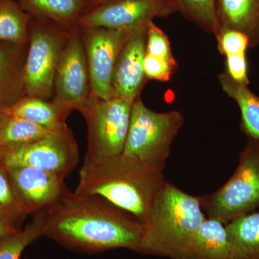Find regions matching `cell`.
<instances>
[{"instance_id": "cell-27", "label": "cell", "mask_w": 259, "mask_h": 259, "mask_svg": "<svg viewBox=\"0 0 259 259\" xmlns=\"http://www.w3.org/2000/svg\"><path fill=\"white\" fill-rule=\"evenodd\" d=\"M218 49L222 55L245 54L249 49V40L244 34L234 30H223L215 35Z\"/></svg>"}, {"instance_id": "cell-29", "label": "cell", "mask_w": 259, "mask_h": 259, "mask_svg": "<svg viewBox=\"0 0 259 259\" xmlns=\"http://www.w3.org/2000/svg\"><path fill=\"white\" fill-rule=\"evenodd\" d=\"M226 72L234 81L243 84L249 85L245 54H233L226 56Z\"/></svg>"}, {"instance_id": "cell-28", "label": "cell", "mask_w": 259, "mask_h": 259, "mask_svg": "<svg viewBox=\"0 0 259 259\" xmlns=\"http://www.w3.org/2000/svg\"><path fill=\"white\" fill-rule=\"evenodd\" d=\"M178 64H171L163 59H158L146 54L144 61V70L147 79L166 82L171 79Z\"/></svg>"}, {"instance_id": "cell-25", "label": "cell", "mask_w": 259, "mask_h": 259, "mask_svg": "<svg viewBox=\"0 0 259 259\" xmlns=\"http://www.w3.org/2000/svg\"><path fill=\"white\" fill-rule=\"evenodd\" d=\"M27 215L4 165L0 162V217L20 227V222Z\"/></svg>"}, {"instance_id": "cell-19", "label": "cell", "mask_w": 259, "mask_h": 259, "mask_svg": "<svg viewBox=\"0 0 259 259\" xmlns=\"http://www.w3.org/2000/svg\"><path fill=\"white\" fill-rule=\"evenodd\" d=\"M221 88L238 104L241 112V128L248 139L259 141V97L248 88L230 77L226 71L218 75Z\"/></svg>"}, {"instance_id": "cell-1", "label": "cell", "mask_w": 259, "mask_h": 259, "mask_svg": "<svg viewBox=\"0 0 259 259\" xmlns=\"http://www.w3.org/2000/svg\"><path fill=\"white\" fill-rule=\"evenodd\" d=\"M44 212V236L68 249L96 253L125 248L142 253L143 223L99 196L66 187Z\"/></svg>"}, {"instance_id": "cell-5", "label": "cell", "mask_w": 259, "mask_h": 259, "mask_svg": "<svg viewBox=\"0 0 259 259\" xmlns=\"http://www.w3.org/2000/svg\"><path fill=\"white\" fill-rule=\"evenodd\" d=\"M199 198L207 218L225 225L253 212L259 205V141L248 139L233 176L219 190Z\"/></svg>"}, {"instance_id": "cell-16", "label": "cell", "mask_w": 259, "mask_h": 259, "mask_svg": "<svg viewBox=\"0 0 259 259\" xmlns=\"http://www.w3.org/2000/svg\"><path fill=\"white\" fill-rule=\"evenodd\" d=\"M216 13L218 32L237 30L248 37L249 49L258 47L259 0H217Z\"/></svg>"}, {"instance_id": "cell-30", "label": "cell", "mask_w": 259, "mask_h": 259, "mask_svg": "<svg viewBox=\"0 0 259 259\" xmlns=\"http://www.w3.org/2000/svg\"><path fill=\"white\" fill-rule=\"evenodd\" d=\"M20 229H21L20 227L0 217V241H3L7 237L10 236V235L16 233Z\"/></svg>"}, {"instance_id": "cell-12", "label": "cell", "mask_w": 259, "mask_h": 259, "mask_svg": "<svg viewBox=\"0 0 259 259\" xmlns=\"http://www.w3.org/2000/svg\"><path fill=\"white\" fill-rule=\"evenodd\" d=\"M4 166L28 215L50 207L66 187L64 179L35 167L22 165Z\"/></svg>"}, {"instance_id": "cell-9", "label": "cell", "mask_w": 259, "mask_h": 259, "mask_svg": "<svg viewBox=\"0 0 259 259\" xmlns=\"http://www.w3.org/2000/svg\"><path fill=\"white\" fill-rule=\"evenodd\" d=\"M86 52L91 95L113 98L112 75L117 57L135 30H112L95 27H79Z\"/></svg>"}, {"instance_id": "cell-17", "label": "cell", "mask_w": 259, "mask_h": 259, "mask_svg": "<svg viewBox=\"0 0 259 259\" xmlns=\"http://www.w3.org/2000/svg\"><path fill=\"white\" fill-rule=\"evenodd\" d=\"M32 18L48 20L66 28L76 26L89 0H18Z\"/></svg>"}, {"instance_id": "cell-7", "label": "cell", "mask_w": 259, "mask_h": 259, "mask_svg": "<svg viewBox=\"0 0 259 259\" xmlns=\"http://www.w3.org/2000/svg\"><path fill=\"white\" fill-rule=\"evenodd\" d=\"M133 102L113 97L103 100L90 94L80 112L88 125L84 161H96L122 153L128 133Z\"/></svg>"}, {"instance_id": "cell-14", "label": "cell", "mask_w": 259, "mask_h": 259, "mask_svg": "<svg viewBox=\"0 0 259 259\" xmlns=\"http://www.w3.org/2000/svg\"><path fill=\"white\" fill-rule=\"evenodd\" d=\"M172 259H230L226 225L206 218Z\"/></svg>"}, {"instance_id": "cell-15", "label": "cell", "mask_w": 259, "mask_h": 259, "mask_svg": "<svg viewBox=\"0 0 259 259\" xmlns=\"http://www.w3.org/2000/svg\"><path fill=\"white\" fill-rule=\"evenodd\" d=\"M28 44L0 42V105L10 107L26 96L24 68Z\"/></svg>"}, {"instance_id": "cell-11", "label": "cell", "mask_w": 259, "mask_h": 259, "mask_svg": "<svg viewBox=\"0 0 259 259\" xmlns=\"http://www.w3.org/2000/svg\"><path fill=\"white\" fill-rule=\"evenodd\" d=\"M172 13L170 0H108L85 11L76 25L131 30Z\"/></svg>"}, {"instance_id": "cell-21", "label": "cell", "mask_w": 259, "mask_h": 259, "mask_svg": "<svg viewBox=\"0 0 259 259\" xmlns=\"http://www.w3.org/2000/svg\"><path fill=\"white\" fill-rule=\"evenodd\" d=\"M31 18L18 0H0V42L28 44Z\"/></svg>"}, {"instance_id": "cell-23", "label": "cell", "mask_w": 259, "mask_h": 259, "mask_svg": "<svg viewBox=\"0 0 259 259\" xmlns=\"http://www.w3.org/2000/svg\"><path fill=\"white\" fill-rule=\"evenodd\" d=\"M33 215L25 228L0 241V259H20L29 245L44 236V210Z\"/></svg>"}, {"instance_id": "cell-32", "label": "cell", "mask_w": 259, "mask_h": 259, "mask_svg": "<svg viewBox=\"0 0 259 259\" xmlns=\"http://www.w3.org/2000/svg\"><path fill=\"white\" fill-rule=\"evenodd\" d=\"M108 1V0H89L88 8L87 10L90 9V8H94L97 5L101 4V3H105V2Z\"/></svg>"}, {"instance_id": "cell-3", "label": "cell", "mask_w": 259, "mask_h": 259, "mask_svg": "<svg viewBox=\"0 0 259 259\" xmlns=\"http://www.w3.org/2000/svg\"><path fill=\"white\" fill-rule=\"evenodd\" d=\"M206 218L199 196L165 181L143 224V254L173 258Z\"/></svg>"}, {"instance_id": "cell-26", "label": "cell", "mask_w": 259, "mask_h": 259, "mask_svg": "<svg viewBox=\"0 0 259 259\" xmlns=\"http://www.w3.org/2000/svg\"><path fill=\"white\" fill-rule=\"evenodd\" d=\"M146 54L163 59L171 64H177L172 54L171 44L168 36L153 21L148 25Z\"/></svg>"}, {"instance_id": "cell-24", "label": "cell", "mask_w": 259, "mask_h": 259, "mask_svg": "<svg viewBox=\"0 0 259 259\" xmlns=\"http://www.w3.org/2000/svg\"><path fill=\"white\" fill-rule=\"evenodd\" d=\"M175 13L197 25L204 31L217 34V0H170Z\"/></svg>"}, {"instance_id": "cell-2", "label": "cell", "mask_w": 259, "mask_h": 259, "mask_svg": "<svg viewBox=\"0 0 259 259\" xmlns=\"http://www.w3.org/2000/svg\"><path fill=\"white\" fill-rule=\"evenodd\" d=\"M163 171L121 154L83 161L75 192L99 196L144 224L165 182Z\"/></svg>"}, {"instance_id": "cell-13", "label": "cell", "mask_w": 259, "mask_h": 259, "mask_svg": "<svg viewBox=\"0 0 259 259\" xmlns=\"http://www.w3.org/2000/svg\"><path fill=\"white\" fill-rule=\"evenodd\" d=\"M148 25L136 29L119 54L112 75L116 97L134 101L148 80L144 70Z\"/></svg>"}, {"instance_id": "cell-22", "label": "cell", "mask_w": 259, "mask_h": 259, "mask_svg": "<svg viewBox=\"0 0 259 259\" xmlns=\"http://www.w3.org/2000/svg\"><path fill=\"white\" fill-rule=\"evenodd\" d=\"M61 127L49 128L7 114L0 130V148L32 142Z\"/></svg>"}, {"instance_id": "cell-6", "label": "cell", "mask_w": 259, "mask_h": 259, "mask_svg": "<svg viewBox=\"0 0 259 259\" xmlns=\"http://www.w3.org/2000/svg\"><path fill=\"white\" fill-rule=\"evenodd\" d=\"M72 28L32 17L24 68L26 96L52 100L56 70Z\"/></svg>"}, {"instance_id": "cell-10", "label": "cell", "mask_w": 259, "mask_h": 259, "mask_svg": "<svg viewBox=\"0 0 259 259\" xmlns=\"http://www.w3.org/2000/svg\"><path fill=\"white\" fill-rule=\"evenodd\" d=\"M91 94L86 52L77 25L71 29L61 54L51 101L71 112H81Z\"/></svg>"}, {"instance_id": "cell-20", "label": "cell", "mask_w": 259, "mask_h": 259, "mask_svg": "<svg viewBox=\"0 0 259 259\" xmlns=\"http://www.w3.org/2000/svg\"><path fill=\"white\" fill-rule=\"evenodd\" d=\"M8 115L20 117L37 125L58 128L66 125V119L71 112L54 102L25 96L7 107Z\"/></svg>"}, {"instance_id": "cell-18", "label": "cell", "mask_w": 259, "mask_h": 259, "mask_svg": "<svg viewBox=\"0 0 259 259\" xmlns=\"http://www.w3.org/2000/svg\"><path fill=\"white\" fill-rule=\"evenodd\" d=\"M230 259H259V212L226 225Z\"/></svg>"}, {"instance_id": "cell-31", "label": "cell", "mask_w": 259, "mask_h": 259, "mask_svg": "<svg viewBox=\"0 0 259 259\" xmlns=\"http://www.w3.org/2000/svg\"><path fill=\"white\" fill-rule=\"evenodd\" d=\"M6 106L0 105V130H1L2 125H3V122H4L5 117L7 116Z\"/></svg>"}, {"instance_id": "cell-4", "label": "cell", "mask_w": 259, "mask_h": 259, "mask_svg": "<svg viewBox=\"0 0 259 259\" xmlns=\"http://www.w3.org/2000/svg\"><path fill=\"white\" fill-rule=\"evenodd\" d=\"M184 122L185 117L180 112L153 111L138 97L133 102L122 154L163 171L174 140Z\"/></svg>"}, {"instance_id": "cell-8", "label": "cell", "mask_w": 259, "mask_h": 259, "mask_svg": "<svg viewBox=\"0 0 259 259\" xmlns=\"http://www.w3.org/2000/svg\"><path fill=\"white\" fill-rule=\"evenodd\" d=\"M79 160V148L67 125L32 142L0 148V162L5 166L35 167L63 179Z\"/></svg>"}]
</instances>
